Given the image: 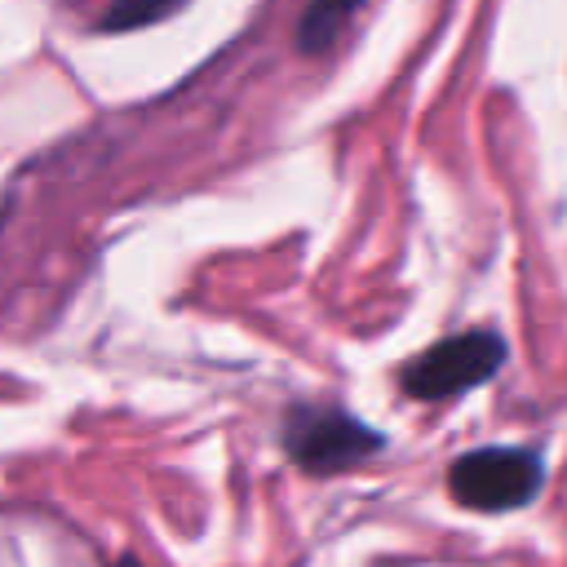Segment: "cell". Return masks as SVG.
<instances>
[{"instance_id": "cell-2", "label": "cell", "mask_w": 567, "mask_h": 567, "mask_svg": "<svg viewBox=\"0 0 567 567\" xmlns=\"http://www.w3.org/2000/svg\"><path fill=\"white\" fill-rule=\"evenodd\" d=\"M284 447L306 474H337L372 456L381 447V434L341 408H292L284 425Z\"/></svg>"}, {"instance_id": "cell-4", "label": "cell", "mask_w": 567, "mask_h": 567, "mask_svg": "<svg viewBox=\"0 0 567 567\" xmlns=\"http://www.w3.org/2000/svg\"><path fill=\"white\" fill-rule=\"evenodd\" d=\"M363 0H310L306 18H301V31H297V44L306 53H319L337 40V31L346 27V18L359 9Z\"/></svg>"}, {"instance_id": "cell-6", "label": "cell", "mask_w": 567, "mask_h": 567, "mask_svg": "<svg viewBox=\"0 0 567 567\" xmlns=\"http://www.w3.org/2000/svg\"><path fill=\"white\" fill-rule=\"evenodd\" d=\"M115 567H142V563H137V558H120Z\"/></svg>"}, {"instance_id": "cell-5", "label": "cell", "mask_w": 567, "mask_h": 567, "mask_svg": "<svg viewBox=\"0 0 567 567\" xmlns=\"http://www.w3.org/2000/svg\"><path fill=\"white\" fill-rule=\"evenodd\" d=\"M186 0H115L102 18L106 31H133V27H146V22H159L168 18L173 9H182Z\"/></svg>"}, {"instance_id": "cell-1", "label": "cell", "mask_w": 567, "mask_h": 567, "mask_svg": "<svg viewBox=\"0 0 567 567\" xmlns=\"http://www.w3.org/2000/svg\"><path fill=\"white\" fill-rule=\"evenodd\" d=\"M545 483V465L527 447H478L447 470V487L465 509L505 514L527 505Z\"/></svg>"}, {"instance_id": "cell-3", "label": "cell", "mask_w": 567, "mask_h": 567, "mask_svg": "<svg viewBox=\"0 0 567 567\" xmlns=\"http://www.w3.org/2000/svg\"><path fill=\"white\" fill-rule=\"evenodd\" d=\"M501 363H505V341L492 328H474V332L430 346L416 363H408L403 390L412 399H452V394L496 377Z\"/></svg>"}]
</instances>
